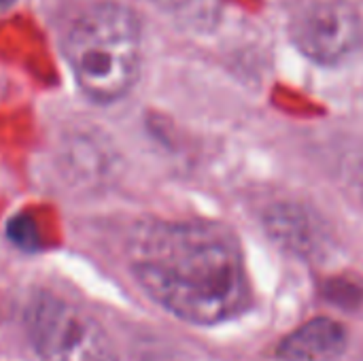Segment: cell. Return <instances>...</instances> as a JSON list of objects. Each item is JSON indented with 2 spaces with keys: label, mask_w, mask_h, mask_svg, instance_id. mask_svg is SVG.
Here are the masks:
<instances>
[{
  "label": "cell",
  "mask_w": 363,
  "mask_h": 361,
  "mask_svg": "<svg viewBox=\"0 0 363 361\" xmlns=\"http://www.w3.org/2000/svg\"><path fill=\"white\" fill-rule=\"evenodd\" d=\"M15 0H0V9H4V6H9V4H13Z\"/></svg>",
  "instance_id": "cell-7"
},
{
  "label": "cell",
  "mask_w": 363,
  "mask_h": 361,
  "mask_svg": "<svg viewBox=\"0 0 363 361\" xmlns=\"http://www.w3.org/2000/svg\"><path fill=\"white\" fill-rule=\"evenodd\" d=\"M66 60L89 100L100 104L121 100L140 74L143 38L136 15L115 2L94 6L70 28Z\"/></svg>",
  "instance_id": "cell-2"
},
{
  "label": "cell",
  "mask_w": 363,
  "mask_h": 361,
  "mask_svg": "<svg viewBox=\"0 0 363 361\" xmlns=\"http://www.w3.org/2000/svg\"><path fill=\"white\" fill-rule=\"evenodd\" d=\"M347 347V330L328 317L313 319L291 332L279 345L283 361H328L340 355Z\"/></svg>",
  "instance_id": "cell-5"
},
{
  "label": "cell",
  "mask_w": 363,
  "mask_h": 361,
  "mask_svg": "<svg viewBox=\"0 0 363 361\" xmlns=\"http://www.w3.org/2000/svg\"><path fill=\"white\" fill-rule=\"evenodd\" d=\"M26 321L43 361H117L102 326L64 300L40 298L32 302Z\"/></svg>",
  "instance_id": "cell-3"
},
{
  "label": "cell",
  "mask_w": 363,
  "mask_h": 361,
  "mask_svg": "<svg viewBox=\"0 0 363 361\" xmlns=\"http://www.w3.org/2000/svg\"><path fill=\"white\" fill-rule=\"evenodd\" d=\"M11 238L13 243H17L19 247L32 249L36 243V230H34V221L26 219V217H17L11 221Z\"/></svg>",
  "instance_id": "cell-6"
},
{
  "label": "cell",
  "mask_w": 363,
  "mask_h": 361,
  "mask_svg": "<svg viewBox=\"0 0 363 361\" xmlns=\"http://www.w3.org/2000/svg\"><path fill=\"white\" fill-rule=\"evenodd\" d=\"M359 17L345 0H306L291 17L296 47L319 64L345 60L359 43Z\"/></svg>",
  "instance_id": "cell-4"
},
{
  "label": "cell",
  "mask_w": 363,
  "mask_h": 361,
  "mask_svg": "<svg viewBox=\"0 0 363 361\" xmlns=\"http://www.w3.org/2000/svg\"><path fill=\"white\" fill-rule=\"evenodd\" d=\"M132 272L151 300L196 326L228 321L249 302L240 245L215 223H164L149 230Z\"/></svg>",
  "instance_id": "cell-1"
}]
</instances>
